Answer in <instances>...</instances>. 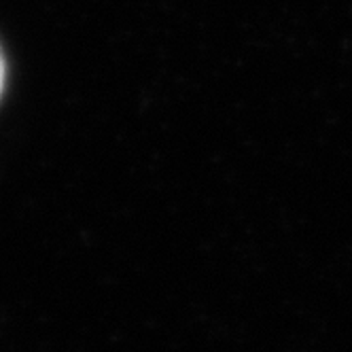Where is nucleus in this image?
Listing matches in <instances>:
<instances>
[{
  "label": "nucleus",
  "instance_id": "obj_1",
  "mask_svg": "<svg viewBox=\"0 0 352 352\" xmlns=\"http://www.w3.org/2000/svg\"><path fill=\"white\" fill-rule=\"evenodd\" d=\"M3 85H5V58L0 54V94H3Z\"/></svg>",
  "mask_w": 352,
  "mask_h": 352
}]
</instances>
